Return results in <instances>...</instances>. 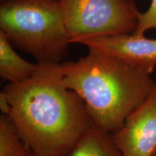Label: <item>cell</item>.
Masks as SVG:
<instances>
[{"label": "cell", "mask_w": 156, "mask_h": 156, "mask_svg": "<svg viewBox=\"0 0 156 156\" xmlns=\"http://www.w3.org/2000/svg\"><path fill=\"white\" fill-rule=\"evenodd\" d=\"M55 64L38 63L30 79L8 83L2 91L7 115L30 153L38 156H64L92 124L83 99L59 80Z\"/></svg>", "instance_id": "obj_1"}, {"label": "cell", "mask_w": 156, "mask_h": 156, "mask_svg": "<svg viewBox=\"0 0 156 156\" xmlns=\"http://www.w3.org/2000/svg\"><path fill=\"white\" fill-rule=\"evenodd\" d=\"M59 80L83 99L90 119L114 134L151 95L155 82L143 70L89 52L76 62L55 64Z\"/></svg>", "instance_id": "obj_2"}, {"label": "cell", "mask_w": 156, "mask_h": 156, "mask_svg": "<svg viewBox=\"0 0 156 156\" xmlns=\"http://www.w3.org/2000/svg\"><path fill=\"white\" fill-rule=\"evenodd\" d=\"M0 28L9 43L38 63H61L69 36L57 0H1Z\"/></svg>", "instance_id": "obj_3"}, {"label": "cell", "mask_w": 156, "mask_h": 156, "mask_svg": "<svg viewBox=\"0 0 156 156\" xmlns=\"http://www.w3.org/2000/svg\"><path fill=\"white\" fill-rule=\"evenodd\" d=\"M70 43L133 34L138 25L134 0H61Z\"/></svg>", "instance_id": "obj_4"}, {"label": "cell", "mask_w": 156, "mask_h": 156, "mask_svg": "<svg viewBox=\"0 0 156 156\" xmlns=\"http://www.w3.org/2000/svg\"><path fill=\"white\" fill-rule=\"evenodd\" d=\"M121 156H153L156 151V81L151 95L112 134Z\"/></svg>", "instance_id": "obj_5"}, {"label": "cell", "mask_w": 156, "mask_h": 156, "mask_svg": "<svg viewBox=\"0 0 156 156\" xmlns=\"http://www.w3.org/2000/svg\"><path fill=\"white\" fill-rule=\"evenodd\" d=\"M86 46L89 52L105 55L153 73L156 66V39L134 35L99 36L85 38L77 43Z\"/></svg>", "instance_id": "obj_6"}, {"label": "cell", "mask_w": 156, "mask_h": 156, "mask_svg": "<svg viewBox=\"0 0 156 156\" xmlns=\"http://www.w3.org/2000/svg\"><path fill=\"white\" fill-rule=\"evenodd\" d=\"M38 68V63H30L19 56L0 30V76L2 80L9 83H23L30 79Z\"/></svg>", "instance_id": "obj_7"}, {"label": "cell", "mask_w": 156, "mask_h": 156, "mask_svg": "<svg viewBox=\"0 0 156 156\" xmlns=\"http://www.w3.org/2000/svg\"><path fill=\"white\" fill-rule=\"evenodd\" d=\"M64 156H121L112 138L92 122Z\"/></svg>", "instance_id": "obj_8"}, {"label": "cell", "mask_w": 156, "mask_h": 156, "mask_svg": "<svg viewBox=\"0 0 156 156\" xmlns=\"http://www.w3.org/2000/svg\"><path fill=\"white\" fill-rule=\"evenodd\" d=\"M30 151L8 115L0 116V156H28Z\"/></svg>", "instance_id": "obj_9"}, {"label": "cell", "mask_w": 156, "mask_h": 156, "mask_svg": "<svg viewBox=\"0 0 156 156\" xmlns=\"http://www.w3.org/2000/svg\"><path fill=\"white\" fill-rule=\"evenodd\" d=\"M138 25L136 30L132 34L137 37L144 36L145 31L150 29L156 28V0H152L151 5L145 12L136 13Z\"/></svg>", "instance_id": "obj_10"}, {"label": "cell", "mask_w": 156, "mask_h": 156, "mask_svg": "<svg viewBox=\"0 0 156 156\" xmlns=\"http://www.w3.org/2000/svg\"><path fill=\"white\" fill-rule=\"evenodd\" d=\"M28 156H38V155H35V154H34V153H30Z\"/></svg>", "instance_id": "obj_11"}, {"label": "cell", "mask_w": 156, "mask_h": 156, "mask_svg": "<svg viewBox=\"0 0 156 156\" xmlns=\"http://www.w3.org/2000/svg\"><path fill=\"white\" fill-rule=\"evenodd\" d=\"M153 156H156V151H155V153H154V155H153Z\"/></svg>", "instance_id": "obj_12"}, {"label": "cell", "mask_w": 156, "mask_h": 156, "mask_svg": "<svg viewBox=\"0 0 156 156\" xmlns=\"http://www.w3.org/2000/svg\"><path fill=\"white\" fill-rule=\"evenodd\" d=\"M57 1H58V2H60V1H61V0H57Z\"/></svg>", "instance_id": "obj_13"}]
</instances>
